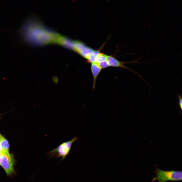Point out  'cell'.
Segmentation results:
<instances>
[{
    "mask_svg": "<svg viewBox=\"0 0 182 182\" xmlns=\"http://www.w3.org/2000/svg\"><path fill=\"white\" fill-rule=\"evenodd\" d=\"M154 172L156 174V176L153 178L152 182H153L156 180H158V182H166L168 181H175L182 180L181 171H165L156 167Z\"/></svg>",
    "mask_w": 182,
    "mask_h": 182,
    "instance_id": "cell-1",
    "label": "cell"
},
{
    "mask_svg": "<svg viewBox=\"0 0 182 182\" xmlns=\"http://www.w3.org/2000/svg\"><path fill=\"white\" fill-rule=\"evenodd\" d=\"M78 137H75L71 140L63 143L58 147L48 152L47 156L50 158H57L61 157V160H63L69 154L73 143L78 139Z\"/></svg>",
    "mask_w": 182,
    "mask_h": 182,
    "instance_id": "cell-2",
    "label": "cell"
},
{
    "mask_svg": "<svg viewBox=\"0 0 182 182\" xmlns=\"http://www.w3.org/2000/svg\"><path fill=\"white\" fill-rule=\"evenodd\" d=\"M0 162L1 166L8 176L16 173L14 168L15 160L12 154H10L9 152H1Z\"/></svg>",
    "mask_w": 182,
    "mask_h": 182,
    "instance_id": "cell-3",
    "label": "cell"
},
{
    "mask_svg": "<svg viewBox=\"0 0 182 182\" xmlns=\"http://www.w3.org/2000/svg\"><path fill=\"white\" fill-rule=\"evenodd\" d=\"M140 59V58H138L130 62H123L119 61L112 57L107 56L106 61H107L109 66H111L114 67H121L129 70L134 72L140 78H141L143 80L141 76L139 74L137 73L134 71L133 70L126 67L124 65V64L125 63H141V62H138V60Z\"/></svg>",
    "mask_w": 182,
    "mask_h": 182,
    "instance_id": "cell-4",
    "label": "cell"
},
{
    "mask_svg": "<svg viewBox=\"0 0 182 182\" xmlns=\"http://www.w3.org/2000/svg\"><path fill=\"white\" fill-rule=\"evenodd\" d=\"M75 42L74 47L75 51L88 60L94 50L89 47H86L82 43L77 42Z\"/></svg>",
    "mask_w": 182,
    "mask_h": 182,
    "instance_id": "cell-5",
    "label": "cell"
},
{
    "mask_svg": "<svg viewBox=\"0 0 182 182\" xmlns=\"http://www.w3.org/2000/svg\"><path fill=\"white\" fill-rule=\"evenodd\" d=\"M101 69L99 66L98 63L96 62L91 63V70L93 78V90L95 88L97 77L101 72Z\"/></svg>",
    "mask_w": 182,
    "mask_h": 182,
    "instance_id": "cell-6",
    "label": "cell"
},
{
    "mask_svg": "<svg viewBox=\"0 0 182 182\" xmlns=\"http://www.w3.org/2000/svg\"><path fill=\"white\" fill-rule=\"evenodd\" d=\"M0 143L2 149V152H9V144L8 141L2 135L0 138Z\"/></svg>",
    "mask_w": 182,
    "mask_h": 182,
    "instance_id": "cell-7",
    "label": "cell"
},
{
    "mask_svg": "<svg viewBox=\"0 0 182 182\" xmlns=\"http://www.w3.org/2000/svg\"><path fill=\"white\" fill-rule=\"evenodd\" d=\"M99 53V51H94L88 59L89 61L91 63L95 62L97 57Z\"/></svg>",
    "mask_w": 182,
    "mask_h": 182,
    "instance_id": "cell-8",
    "label": "cell"
},
{
    "mask_svg": "<svg viewBox=\"0 0 182 182\" xmlns=\"http://www.w3.org/2000/svg\"><path fill=\"white\" fill-rule=\"evenodd\" d=\"M107 56L104 54L99 53L97 57L95 62L99 63L106 60Z\"/></svg>",
    "mask_w": 182,
    "mask_h": 182,
    "instance_id": "cell-9",
    "label": "cell"
},
{
    "mask_svg": "<svg viewBox=\"0 0 182 182\" xmlns=\"http://www.w3.org/2000/svg\"><path fill=\"white\" fill-rule=\"evenodd\" d=\"M98 63L101 69H104L109 66L106 60Z\"/></svg>",
    "mask_w": 182,
    "mask_h": 182,
    "instance_id": "cell-10",
    "label": "cell"
},
{
    "mask_svg": "<svg viewBox=\"0 0 182 182\" xmlns=\"http://www.w3.org/2000/svg\"><path fill=\"white\" fill-rule=\"evenodd\" d=\"M178 97V106L180 107V109L182 110V98L180 94L177 95Z\"/></svg>",
    "mask_w": 182,
    "mask_h": 182,
    "instance_id": "cell-11",
    "label": "cell"
},
{
    "mask_svg": "<svg viewBox=\"0 0 182 182\" xmlns=\"http://www.w3.org/2000/svg\"><path fill=\"white\" fill-rule=\"evenodd\" d=\"M0 151H1V152L2 151V148H1V146L0 143Z\"/></svg>",
    "mask_w": 182,
    "mask_h": 182,
    "instance_id": "cell-12",
    "label": "cell"
},
{
    "mask_svg": "<svg viewBox=\"0 0 182 182\" xmlns=\"http://www.w3.org/2000/svg\"><path fill=\"white\" fill-rule=\"evenodd\" d=\"M1 151H0V156H1Z\"/></svg>",
    "mask_w": 182,
    "mask_h": 182,
    "instance_id": "cell-13",
    "label": "cell"
},
{
    "mask_svg": "<svg viewBox=\"0 0 182 182\" xmlns=\"http://www.w3.org/2000/svg\"><path fill=\"white\" fill-rule=\"evenodd\" d=\"M1 135L0 134V138L1 136Z\"/></svg>",
    "mask_w": 182,
    "mask_h": 182,
    "instance_id": "cell-14",
    "label": "cell"
},
{
    "mask_svg": "<svg viewBox=\"0 0 182 182\" xmlns=\"http://www.w3.org/2000/svg\"><path fill=\"white\" fill-rule=\"evenodd\" d=\"M1 166V163H0V166Z\"/></svg>",
    "mask_w": 182,
    "mask_h": 182,
    "instance_id": "cell-15",
    "label": "cell"
},
{
    "mask_svg": "<svg viewBox=\"0 0 182 182\" xmlns=\"http://www.w3.org/2000/svg\"><path fill=\"white\" fill-rule=\"evenodd\" d=\"M0 115H1V114H0Z\"/></svg>",
    "mask_w": 182,
    "mask_h": 182,
    "instance_id": "cell-16",
    "label": "cell"
}]
</instances>
